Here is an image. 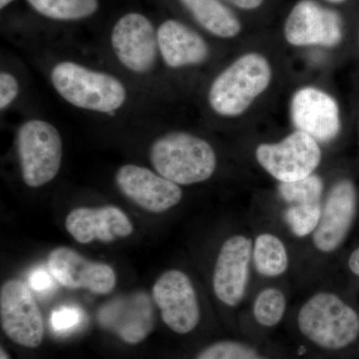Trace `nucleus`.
<instances>
[{
    "label": "nucleus",
    "instance_id": "16",
    "mask_svg": "<svg viewBox=\"0 0 359 359\" xmlns=\"http://www.w3.org/2000/svg\"><path fill=\"white\" fill-rule=\"evenodd\" d=\"M290 113L297 131L308 134L314 140L328 143L339 136L341 128L339 105L323 90L304 87L295 92Z\"/></svg>",
    "mask_w": 359,
    "mask_h": 359
},
{
    "label": "nucleus",
    "instance_id": "5",
    "mask_svg": "<svg viewBox=\"0 0 359 359\" xmlns=\"http://www.w3.org/2000/svg\"><path fill=\"white\" fill-rule=\"evenodd\" d=\"M18 153L25 185L40 188L50 183L60 171L62 138L51 123L28 120L18 129Z\"/></svg>",
    "mask_w": 359,
    "mask_h": 359
},
{
    "label": "nucleus",
    "instance_id": "8",
    "mask_svg": "<svg viewBox=\"0 0 359 359\" xmlns=\"http://www.w3.org/2000/svg\"><path fill=\"white\" fill-rule=\"evenodd\" d=\"M152 294L161 318L170 330L178 334H188L198 327L201 311L197 292L184 271H165L156 280Z\"/></svg>",
    "mask_w": 359,
    "mask_h": 359
},
{
    "label": "nucleus",
    "instance_id": "9",
    "mask_svg": "<svg viewBox=\"0 0 359 359\" xmlns=\"http://www.w3.org/2000/svg\"><path fill=\"white\" fill-rule=\"evenodd\" d=\"M116 58L126 69L147 74L155 67L159 54L157 32L140 13H127L116 22L111 33Z\"/></svg>",
    "mask_w": 359,
    "mask_h": 359
},
{
    "label": "nucleus",
    "instance_id": "28",
    "mask_svg": "<svg viewBox=\"0 0 359 359\" xmlns=\"http://www.w3.org/2000/svg\"><path fill=\"white\" fill-rule=\"evenodd\" d=\"M53 278L51 271H47L45 269H37L28 276V283L32 290L45 292L53 287Z\"/></svg>",
    "mask_w": 359,
    "mask_h": 359
},
{
    "label": "nucleus",
    "instance_id": "6",
    "mask_svg": "<svg viewBox=\"0 0 359 359\" xmlns=\"http://www.w3.org/2000/svg\"><path fill=\"white\" fill-rule=\"evenodd\" d=\"M321 157L318 142L297 130L278 143L261 144L256 150L257 163L280 183L308 178L320 166Z\"/></svg>",
    "mask_w": 359,
    "mask_h": 359
},
{
    "label": "nucleus",
    "instance_id": "33",
    "mask_svg": "<svg viewBox=\"0 0 359 359\" xmlns=\"http://www.w3.org/2000/svg\"><path fill=\"white\" fill-rule=\"evenodd\" d=\"M330 2H334V4H339V2L344 1V0H327Z\"/></svg>",
    "mask_w": 359,
    "mask_h": 359
},
{
    "label": "nucleus",
    "instance_id": "7",
    "mask_svg": "<svg viewBox=\"0 0 359 359\" xmlns=\"http://www.w3.org/2000/svg\"><path fill=\"white\" fill-rule=\"evenodd\" d=\"M0 323L4 334L14 344L36 348L44 339L41 311L27 285L9 280L0 290Z\"/></svg>",
    "mask_w": 359,
    "mask_h": 359
},
{
    "label": "nucleus",
    "instance_id": "27",
    "mask_svg": "<svg viewBox=\"0 0 359 359\" xmlns=\"http://www.w3.org/2000/svg\"><path fill=\"white\" fill-rule=\"evenodd\" d=\"M20 93V84L11 73L2 71L0 74V109L6 110L14 102Z\"/></svg>",
    "mask_w": 359,
    "mask_h": 359
},
{
    "label": "nucleus",
    "instance_id": "23",
    "mask_svg": "<svg viewBox=\"0 0 359 359\" xmlns=\"http://www.w3.org/2000/svg\"><path fill=\"white\" fill-rule=\"evenodd\" d=\"M278 192L290 205L316 204L321 203L323 182L320 177L313 174L292 183H280Z\"/></svg>",
    "mask_w": 359,
    "mask_h": 359
},
{
    "label": "nucleus",
    "instance_id": "13",
    "mask_svg": "<svg viewBox=\"0 0 359 359\" xmlns=\"http://www.w3.org/2000/svg\"><path fill=\"white\" fill-rule=\"evenodd\" d=\"M115 182L125 197L141 209L154 214L169 211L183 198L179 185L138 165L120 167L116 172Z\"/></svg>",
    "mask_w": 359,
    "mask_h": 359
},
{
    "label": "nucleus",
    "instance_id": "14",
    "mask_svg": "<svg viewBox=\"0 0 359 359\" xmlns=\"http://www.w3.org/2000/svg\"><path fill=\"white\" fill-rule=\"evenodd\" d=\"M283 32L287 41L294 46L334 47L344 35L339 14L313 0H302L295 4Z\"/></svg>",
    "mask_w": 359,
    "mask_h": 359
},
{
    "label": "nucleus",
    "instance_id": "22",
    "mask_svg": "<svg viewBox=\"0 0 359 359\" xmlns=\"http://www.w3.org/2000/svg\"><path fill=\"white\" fill-rule=\"evenodd\" d=\"M287 311V297L283 290L266 287L255 299L252 313L255 320L264 327H273L283 320Z\"/></svg>",
    "mask_w": 359,
    "mask_h": 359
},
{
    "label": "nucleus",
    "instance_id": "17",
    "mask_svg": "<svg viewBox=\"0 0 359 359\" xmlns=\"http://www.w3.org/2000/svg\"><path fill=\"white\" fill-rule=\"evenodd\" d=\"M65 228L79 244H90L94 241L112 243L117 238L129 237L134 231L126 212L113 205L76 208L66 217Z\"/></svg>",
    "mask_w": 359,
    "mask_h": 359
},
{
    "label": "nucleus",
    "instance_id": "21",
    "mask_svg": "<svg viewBox=\"0 0 359 359\" xmlns=\"http://www.w3.org/2000/svg\"><path fill=\"white\" fill-rule=\"evenodd\" d=\"M37 13L51 20L73 21L93 15L98 0H27Z\"/></svg>",
    "mask_w": 359,
    "mask_h": 359
},
{
    "label": "nucleus",
    "instance_id": "24",
    "mask_svg": "<svg viewBox=\"0 0 359 359\" xmlns=\"http://www.w3.org/2000/svg\"><path fill=\"white\" fill-rule=\"evenodd\" d=\"M323 205L316 204L290 205L285 212V221L299 238L313 235L320 221Z\"/></svg>",
    "mask_w": 359,
    "mask_h": 359
},
{
    "label": "nucleus",
    "instance_id": "10",
    "mask_svg": "<svg viewBox=\"0 0 359 359\" xmlns=\"http://www.w3.org/2000/svg\"><path fill=\"white\" fill-rule=\"evenodd\" d=\"M100 327L125 344H141L155 327V313L150 297L144 292L120 295L106 302L97 313Z\"/></svg>",
    "mask_w": 359,
    "mask_h": 359
},
{
    "label": "nucleus",
    "instance_id": "15",
    "mask_svg": "<svg viewBox=\"0 0 359 359\" xmlns=\"http://www.w3.org/2000/svg\"><path fill=\"white\" fill-rule=\"evenodd\" d=\"M358 212V192L351 180H340L330 189L323 205L318 228L313 233L314 248L323 254L339 249L346 240Z\"/></svg>",
    "mask_w": 359,
    "mask_h": 359
},
{
    "label": "nucleus",
    "instance_id": "20",
    "mask_svg": "<svg viewBox=\"0 0 359 359\" xmlns=\"http://www.w3.org/2000/svg\"><path fill=\"white\" fill-rule=\"evenodd\" d=\"M252 264L257 273L266 278L283 276L290 266L287 247L273 233H259L252 245Z\"/></svg>",
    "mask_w": 359,
    "mask_h": 359
},
{
    "label": "nucleus",
    "instance_id": "31",
    "mask_svg": "<svg viewBox=\"0 0 359 359\" xmlns=\"http://www.w3.org/2000/svg\"><path fill=\"white\" fill-rule=\"evenodd\" d=\"M0 359H11V358H9L8 353H7L6 349H4L2 346L1 348H0Z\"/></svg>",
    "mask_w": 359,
    "mask_h": 359
},
{
    "label": "nucleus",
    "instance_id": "18",
    "mask_svg": "<svg viewBox=\"0 0 359 359\" xmlns=\"http://www.w3.org/2000/svg\"><path fill=\"white\" fill-rule=\"evenodd\" d=\"M157 39L160 55L170 68L200 65L209 57V46L204 39L180 21L163 22Z\"/></svg>",
    "mask_w": 359,
    "mask_h": 359
},
{
    "label": "nucleus",
    "instance_id": "25",
    "mask_svg": "<svg viewBox=\"0 0 359 359\" xmlns=\"http://www.w3.org/2000/svg\"><path fill=\"white\" fill-rule=\"evenodd\" d=\"M195 359H264L255 347L238 340H219L197 354Z\"/></svg>",
    "mask_w": 359,
    "mask_h": 359
},
{
    "label": "nucleus",
    "instance_id": "2",
    "mask_svg": "<svg viewBox=\"0 0 359 359\" xmlns=\"http://www.w3.org/2000/svg\"><path fill=\"white\" fill-rule=\"evenodd\" d=\"M50 79L59 95L79 109L111 113L127 100L126 87L118 78L72 61L54 65Z\"/></svg>",
    "mask_w": 359,
    "mask_h": 359
},
{
    "label": "nucleus",
    "instance_id": "30",
    "mask_svg": "<svg viewBox=\"0 0 359 359\" xmlns=\"http://www.w3.org/2000/svg\"><path fill=\"white\" fill-rule=\"evenodd\" d=\"M348 266L354 275L359 276V248L353 250L348 261Z\"/></svg>",
    "mask_w": 359,
    "mask_h": 359
},
{
    "label": "nucleus",
    "instance_id": "3",
    "mask_svg": "<svg viewBox=\"0 0 359 359\" xmlns=\"http://www.w3.org/2000/svg\"><path fill=\"white\" fill-rule=\"evenodd\" d=\"M297 321L306 339L327 351L351 346L359 335L358 313L334 292H320L309 297Z\"/></svg>",
    "mask_w": 359,
    "mask_h": 359
},
{
    "label": "nucleus",
    "instance_id": "12",
    "mask_svg": "<svg viewBox=\"0 0 359 359\" xmlns=\"http://www.w3.org/2000/svg\"><path fill=\"white\" fill-rule=\"evenodd\" d=\"M48 266L54 280L66 289L108 294L117 285V276L112 266L90 261L71 248L58 247L52 250Z\"/></svg>",
    "mask_w": 359,
    "mask_h": 359
},
{
    "label": "nucleus",
    "instance_id": "11",
    "mask_svg": "<svg viewBox=\"0 0 359 359\" xmlns=\"http://www.w3.org/2000/svg\"><path fill=\"white\" fill-rule=\"evenodd\" d=\"M252 261V243L247 236H231L222 245L212 273V289L224 306L235 308L244 299Z\"/></svg>",
    "mask_w": 359,
    "mask_h": 359
},
{
    "label": "nucleus",
    "instance_id": "29",
    "mask_svg": "<svg viewBox=\"0 0 359 359\" xmlns=\"http://www.w3.org/2000/svg\"><path fill=\"white\" fill-rule=\"evenodd\" d=\"M229 1L240 8L252 11V9H256L261 6L264 0H229Z\"/></svg>",
    "mask_w": 359,
    "mask_h": 359
},
{
    "label": "nucleus",
    "instance_id": "32",
    "mask_svg": "<svg viewBox=\"0 0 359 359\" xmlns=\"http://www.w3.org/2000/svg\"><path fill=\"white\" fill-rule=\"evenodd\" d=\"M13 1V0H0V8L4 9V7H6Z\"/></svg>",
    "mask_w": 359,
    "mask_h": 359
},
{
    "label": "nucleus",
    "instance_id": "19",
    "mask_svg": "<svg viewBox=\"0 0 359 359\" xmlns=\"http://www.w3.org/2000/svg\"><path fill=\"white\" fill-rule=\"evenodd\" d=\"M196 20L208 32L222 39L237 36L242 29L233 11L219 0H181Z\"/></svg>",
    "mask_w": 359,
    "mask_h": 359
},
{
    "label": "nucleus",
    "instance_id": "4",
    "mask_svg": "<svg viewBox=\"0 0 359 359\" xmlns=\"http://www.w3.org/2000/svg\"><path fill=\"white\" fill-rule=\"evenodd\" d=\"M271 79L268 59L259 53L245 54L212 82L208 96L210 106L224 117L243 114L268 89Z\"/></svg>",
    "mask_w": 359,
    "mask_h": 359
},
{
    "label": "nucleus",
    "instance_id": "26",
    "mask_svg": "<svg viewBox=\"0 0 359 359\" xmlns=\"http://www.w3.org/2000/svg\"><path fill=\"white\" fill-rule=\"evenodd\" d=\"M84 313L75 306H61L50 316V325L55 334L65 335L76 330L83 323Z\"/></svg>",
    "mask_w": 359,
    "mask_h": 359
},
{
    "label": "nucleus",
    "instance_id": "1",
    "mask_svg": "<svg viewBox=\"0 0 359 359\" xmlns=\"http://www.w3.org/2000/svg\"><path fill=\"white\" fill-rule=\"evenodd\" d=\"M149 158L158 174L179 186L207 181L217 168L216 153L209 142L186 132L159 137L151 145Z\"/></svg>",
    "mask_w": 359,
    "mask_h": 359
}]
</instances>
